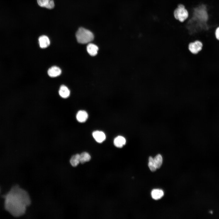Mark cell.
Returning <instances> with one entry per match:
<instances>
[{
  "mask_svg": "<svg viewBox=\"0 0 219 219\" xmlns=\"http://www.w3.org/2000/svg\"><path fill=\"white\" fill-rule=\"evenodd\" d=\"M154 161L157 169L159 168L162 163V155L158 154L153 158Z\"/></svg>",
  "mask_w": 219,
  "mask_h": 219,
  "instance_id": "15",
  "label": "cell"
},
{
  "mask_svg": "<svg viewBox=\"0 0 219 219\" xmlns=\"http://www.w3.org/2000/svg\"><path fill=\"white\" fill-rule=\"evenodd\" d=\"M40 47L42 48L47 47L50 44V40L49 38L46 36H40L38 39Z\"/></svg>",
  "mask_w": 219,
  "mask_h": 219,
  "instance_id": "8",
  "label": "cell"
},
{
  "mask_svg": "<svg viewBox=\"0 0 219 219\" xmlns=\"http://www.w3.org/2000/svg\"><path fill=\"white\" fill-rule=\"evenodd\" d=\"M54 1L53 0H50L49 3L46 7V8L51 9L54 8Z\"/></svg>",
  "mask_w": 219,
  "mask_h": 219,
  "instance_id": "18",
  "label": "cell"
},
{
  "mask_svg": "<svg viewBox=\"0 0 219 219\" xmlns=\"http://www.w3.org/2000/svg\"><path fill=\"white\" fill-rule=\"evenodd\" d=\"M174 15L175 18L181 22H183L186 19L188 16L187 10L184 6L182 4H179L174 12Z\"/></svg>",
  "mask_w": 219,
  "mask_h": 219,
  "instance_id": "3",
  "label": "cell"
},
{
  "mask_svg": "<svg viewBox=\"0 0 219 219\" xmlns=\"http://www.w3.org/2000/svg\"><path fill=\"white\" fill-rule=\"evenodd\" d=\"M98 49L96 45L92 43H89L86 48L87 52L92 56H95L97 54Z\"/></svg>",
  "mask_w": 219,
  "mask_h": 219,
  "instance_id": "10",
  "label": "cell"
},
{
  "mask_svg": "<svg viewBox=\"0 0 219 219\" xmlns=\"http://www.w3.org/2000/svg\"><path fill=\"white\" fill-rule=\"evenodd\" d=\"M91 159V155L87 152H83L80 154V163L82 164L89 161Z\"/></svg>",
  "mask_w": 219,
  "mask_h": 219,
  "instance_id": "13",
  "label": "cell"
},
{
  "mask_svg": "<svg viewBox=\"0 0 219 219\" xmlns=\"http://www.w3.org/2000/svg\"><path fill=\"white\" fill-rule=\"evenodd\" d=\"M70 162L71 165L73 167L77 166L80 163V154H77L73 155L71 157Z\"/></svg>",
  "mask_w": 219,
  "mask_h": 219,
  "instance_id": "14",
  "label": "cell"
},
{
  "mask_svg": "<svg viewBox=\"0 0 219 219\" xmlns=\"http://www.w3.org/2000/svg\"><path fill=\"white\" fill-rule=\"evenodd\" d=\"M50 0H37L38 5L41 7L46 8Z\"/></svg>",
  "mask_w": 219,
  "mask_h": 219,
  "instance_id": "17",
  "label": "cell"
},
{
  "mask_svg": "<svg viewBox=\"0 0 219 219\" xmlns=\"http://www.w3.org/2000/svg\"><path fill=\"white\" fill-rule=\"evenodd\" d=\"M59 95L62 98H66L70 95V91L66 86L62 85L61 86L59 90Z\"/></svg>",
  "mask_w": 219,
  "mask_h": 219,
  "instance_id": "11",
  "label": "cell"
},
{
  "mask_svg": "<svg viewBox=\"0 0 219 219\" xmlns=\"http://www.w3.org/2000/svg\"><path fill=\"white\" fill-rule=\"evenodd\" d=\"M163 191L160 189H153L151 192V196L152 198L155 200L160 199L164 196Z\"/></svg>",
  "mask_w": 219,
  "mask_h": 219,
  "instance_id": "12",
  "label": "cell"
},
{
  "mask_svg": "<svg viewBox=\"0 0 219 219\" xmlns=\"http://www.w3.org/2000/svg\"><path fill=\"white\" fill-rule=\"evenodd\" d=\"M61 71L58 67L53 66L50 68L48 70L47 73L50 77H55L61 75Z\"/></svg>",
  "mask_w": 219,
  "mask_h": 219,
  "instance_id": "7",
  "label": "cell"
},
{
  "mask_svg": "<svg viewBox=\"0 0 219 219\" xmlns=\"http://www.w3.org/2000/svg\"><path fill=\"white\" fill-rule=\"evenodd\" d=\"M215 36L216 39L219 40V27H218L215 30Z\"/></svg>",
  "mask_w": 219,
  "mask_h": 219,
  "instance_id": "19",
  "label": "cell"
},
{
  "mask_svg": "<svg viewBox=\"0 0 219 219\" xmlns=\"http://www.w3.org/2000/svg\"><path fill=\"white\" fill-rule=\"evenodd\" d=\"M203 47V44L201 41L196 40L189 43L188 45V49L191 53L196 54L202 50Z\"/></svg>",
  "mask_w": 219,
  "mask_h": 219,
  "instance_id": "4",
  "label": "cell"
},
{
  "mask_svg": "<svg viewBox=\"0 0 219 219\" xmlns=\"http://www.w3.org/2000/svg\"><path fill=\"white\" fill-rule=\"evenodd\" d=\"M78 42L81 43H89L93 40L94 36L90 30L83 27L79 28L76 33Z\"/></svg>",
  "mask_w": 219,
  "mask_h": 219,
  "instance_id": "2",
  "label": "cell"
},
{
  "mask_svg": "<svg viewBox=\"0 0 219 219\" xmlns=\"http://www.w3.org/2000/svg\"><path fill=\"white\" fill-rule=\"evenodd\" d=\"M5 209L15 217L23 215L31 203L28 193L19 186H14L5 196Z\"/></svg>",
  "mask_w": 219,
  "mask_h": 219,
  "instance_id": "1",
  "label": "cell"
},
{
  "mask_svg": "<svg viewBox=\"0 0 219 219\" xmlns=\"http://www.w3.org/2000/svg\"><path fill=\"white\" fill-rule=\"evenodd\" d=\"M76 116V120L78 122L84 123L87 120L88 115L85 110H80L78 112Z\"/></svg>",
  "mask_w": 219,
  "mask_h": 219,
  "instance_id": "6",
  "label": "cell"
},
{
  "mask_svg": "<svg viewBox=\"0 0 219 219\" xmlns=\"http://www.w3.org/2000/svg\"><path fill=\"white\" fill-rule=\"evenodd\" d=\"M126 143V140L123 137L118 136L116 137L114 140V145L118 148H122Z\"/></svg>",
  "mask_w": 219,
  "mask_h": 219,
  "instance_id": "9",
  "label": "cell"
},
{
  "mask_svg": "<svg viewBox=\"0 0 219 219\" xmlns=\"http://www.w3.org/2000/svg\"><path fill=\"white\" fill-rule=\"evenodd\" d=\"M148 160V166L152 172L155 171L157 168L155 165L153 158L151 156H150Z\"/></svg>",
  "mask_w": 219,
  "mask_h": 219,
  "instance_id": "16",
  "label": "cell"
},
{
  "mask_svg": "<svg viewBox=\"0 0 219 219\" xmlns=\"http://www.w3.org/2000/svg\"><path fill=\"white\" fill-rule=\"evenodd\" d=\"M92 136L95 141L99 143H102L106 138L105 133L102 131L96 130L93 132Z\"/></svg>",
  "mask_w": 219,
  "mask_h": 219,
  "instance_id": "5",
  "label": "cell"
}]
</instances>
